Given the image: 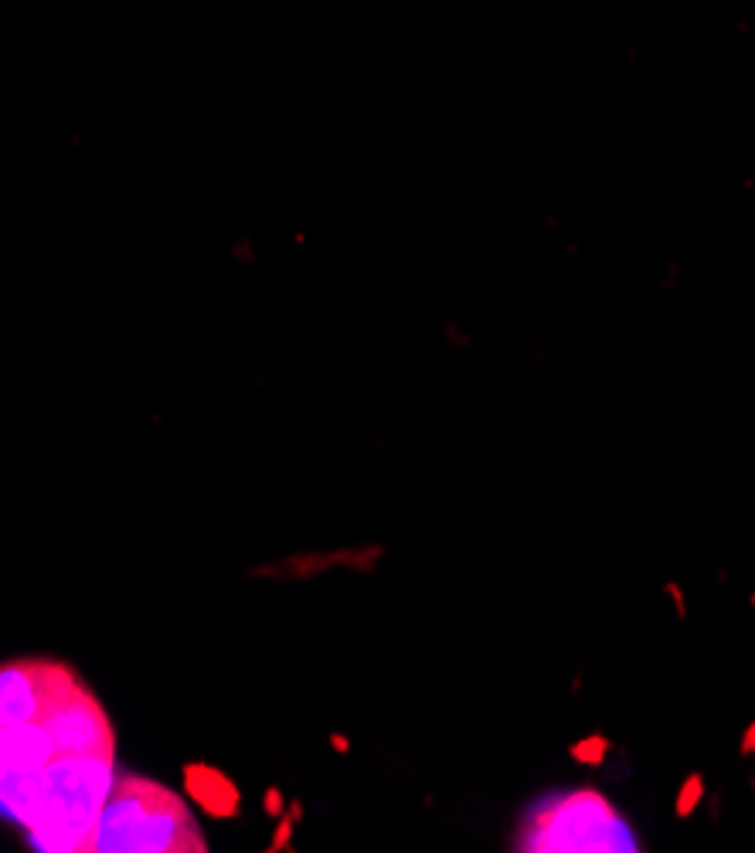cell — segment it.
<instances>
[{
  "label": "cell",
  "mask_w": 755,
  "mask_h": 853,
  "mask_svg": "<svg viewBox=\"0 0 755 853\" xmlns=\"http://www.w3.org/2000/svg\"><path fill=\"white\" fill-rule=\"evenodd\" d=\"M109 792H113V755H65L58 752L45 769L41 799L28 830L38 850H89Z\"/></svg>",
  "instance_id": "cell-1"
},
{
  "label": "cell",
  "mask_w": 755,
  "mask_h": 853,
  "mask_svg": "<svg viewBox=\"0 0 755 853\" xmlns=\"http://www.w3.org/2000/svg\"><path fill=\"white\" fill-rule=\"evenodd\" d=\"M89 850L188 853L205 850V837L174 792L147 779H120L99 813Z\"/></svg>",
  "instance_id": "cell-2"
},
{
  "label": "cell",
  "mask_w": 755,
  "mask_h": 853,
  "mask_svg": "<svg viewBox=\"0 0 755 853\" xmlns=\"http://www.w3.org/2000/svg\"><path fill=\"white\" fill-rule=\"evenodd\" d=\"M517 850H636V833L626 826V816L602 796L599 789H568L538 799L521 830Z\"/></svg>",
  "instance_id": "cell-3"
},
{
  "label": "cell",
  "mask_w": 755,
  "mask_h": 853,
  "mask_svg": "<svg viewBox=\"0 0 755 853\" xmlns=\"http://www.w3.org/2000/svg\"><path fill=\"white\" fill-rule=\"evenodd\" d=\"M75 684L72 670L52 660L0 663V731L35 724Z\"/></svg>",
  "instance_id": "cell-4"
},
{
  "label": "cell",
  "mask_w": 755,
  "mask_h": 853,
  "mask_svg": "<svg viewBox=\"0 0 755 853\" xmlns=\"http://www.w3.org/2000/svg\"><path fill=\"white\" fill-rule=\"evenodd\" d=\"M58 752L65 755H113V728L103 704L75 680L41 718Z\"/></svg>",
  "instance_id": "cell-5"
},
{
  "label": "cell",
  "mask_w": 755,
  "mask_h": 853,
  "mask_svg": "<svg viewBox=\"0 0 755 853\" xmlns=\"http://www.w3.org/2000/svg\"><path fill=\"white\" fill-rule=\"evenodd\" d=\"M188 789L211 816H232L239 809V792L222 772L205 769V765H191L188 769Z\"/></svg>",
  "instance_id": "cell-6"
},
{
  "label": "cell",
  "mask_w": 755,
  "mask_h": 853,
  "mask_svg": "<svg viewBox=\"0 0 755 853\" xmlns=\"http://www.w3.org/2000/svg\"><path fill=\"white\" fill-rule=\"evenodd\" d=\"M568 755H572L579 765H585V769H602L606 758L613 755V741H609L606 735H585L568 748Z\"/></svg>",
  "instance_id": "cell-7"
},
{
  "label": "cell",
  "mask_w": 755,
  "mask_h": 853,
  "mask_svg": "<svg viewBox=\"0 0 755 853\" xmlns=\"http://www.w3.org/2000/svg\"><path fill=\"white\" fill-rule=\"evenodd\" d=\"M708 786H704V775L701 772H691L687 779L677 786V796H674V816L677 820H691L694 813H698V806L704 803V792Z\"/></svg>",
  "instance_id": "cell-8"
},
{
  "label": "cell",
  "mask_w": 755,
  "mask_h": 853,
  "mask_svg": "<svg viewBox=\"0 0 755 853\" xmlns=\"http://www.w3.org/2000/svg\"><path fill=\"white\" fill-rule=\"evenodd\" d=\"M738 755H742V758H755V718L745 724L742 738H738Z\"/></svg>",
  "instance_id": "cell-9"
},
{
  "label": "cell",
  "mask_w": 755,
  "mask_h": 853,
  "mask_svg": "<svg viewBox=\"0 0 755 853\" xmlns=\"http://www.w3.org/2000/svg\"><path fill=\"white\" fill-rule=\"evenodd\" d=\"M664 592L670 595V599H674V605H677V616H687V609H684V592H681V585H674V582H667L664 585Z\"/></svg>",
  "instance_id": "cell-10"
},
{
  "label": "cell",
  "mask_w": 755,
  "mask_h": 853,
  "mask_svg": "<svg viewBox=\"0 0 755 853\" xmlns=\"http://www.w3.org/2000/svg\"><path fill=\"white\" fill-rule=\"evenodd\" d=\"M749 602H752V609H755V592H752V595H749Z\"/></svg>",
  "instance_id": "cell-11"
}]
</instances>
